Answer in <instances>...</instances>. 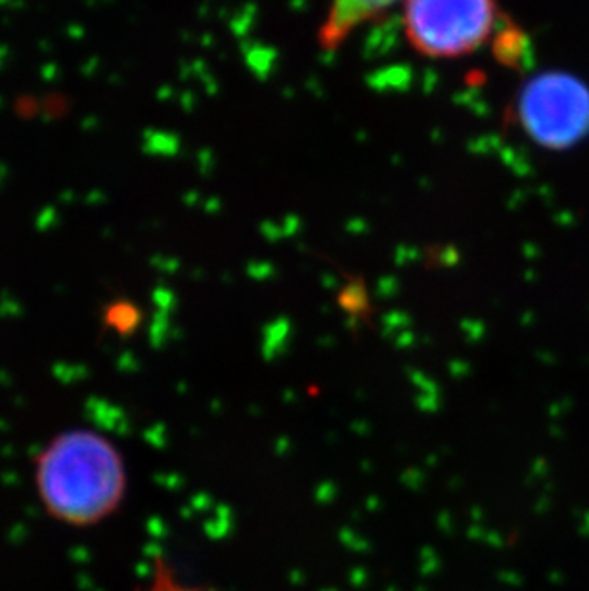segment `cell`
I'll return each mask as SVG.
<instances>
[{"mask_svg":"<svg viewBox=\"0 0 589 591\" xmlns=\"http://www.w3.org/2000/svg\"><path fill=\"white\" fill-rule=\"evenodd\" d=\"M500 18L498 0H406L404 31L415 52L433 60L473 54Z\"/></svg>","mask_w":589,"mask_h":591,"instance_id":"obj_2","label":"cell"},{"mask_svg":"<svg viewBox=\"0 0 589 591\" xmlns=\"http://www.w3.org/2000/svg\"><path fill=\"white\" fill-rule=\"evenodd\" d=\"M398 0H331L326 23L320 29V46L335 50L350 33L389 10Z\"/></svg>","mask_w":589,"mask_h":591,"instance_id":"obj_4","label":"cell"},{"mask_svg":"<svg viewBox=\"0 0 589 591\" xmlns=\"http://www.w3.org/2000/svg\"><path fill=\"white\" fill-rule=\"evenodd\" d=\"M37 486L50 515L69 525H94L121 504L125 465L106 438L71 431L41 454Z\"/></svg>","mask_w":589,"mask_h":591,"instance_id":"obj_1","label":"cell"},{"mask_svg":"<svg viewBox=\"0 0 589 591\" xmlns=\"http://www.w3.org/2000/svg\"><path fill=\"white\" fill-rule=\"evenodd\" d=\"M519 121L542 148L565 152L589 136V87L576 75L547 71L532 77L519 96Z\"/></svg>","mask_w":589,"mask_h":591,"instance_id":"obj_3","label":"cell"}]
</instances>
